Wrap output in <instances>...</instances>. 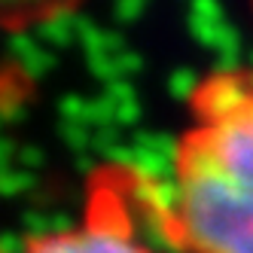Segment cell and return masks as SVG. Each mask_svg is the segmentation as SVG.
I'll return each instance as SVG.
<instances>
[{
    "label": "cell",
    "mask_w": 253,
    "mask_h": 253,
    "mask_svg": "<svg viewBox=\"0 0 253 253\" xmlns=\"http://www.w3.org/2000/svg\"><path fill=\"white\" fill-rule=\"evenodd\" d=\"M140 183L128 174L98 177L80 223L34 235L19 253H156L137 232Z\"/></svg>",
    "instance_id": "7a4b0ae2"
},
{
    "label": "cell",
    "mask_w": 253,
    "mask_h": 253,
    "mask_svg": "<svg viewBox=\"0 0 253 253\" xmlns=\"http://www.w3.org/2000/svg\"><path fill=\"white\" fill-rule=\"evenodd\" d=\"M143 208L183 253H253L250 67H216L192 85L168 183Z\"/></svg>",
    "instance_id": "6da1fadb"
}]
</instances>
